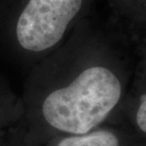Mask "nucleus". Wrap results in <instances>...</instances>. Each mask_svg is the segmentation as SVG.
I'll use <instances>...</instances> for the list:
<instances>
[{"mask_svg": "<svg viewBox=\"0 0 146 146\" xmlns=\"http://www.w3.org/2000/svg\"><path fill=\"white\" fill-rule=\"evenodd\" d=\"M141 104L137 112V123L139 127L146 133V94L141 96Z\"/></svg>", "mask_w": 146, "mask_h": 146, "instance_id": "423d86ee", "label": "nucleus"}, {"mask_svg": "<svg viewBox=\"0 0 146 146\" xmlns=\"http://www.w3.org/2000/svg\"><path fill=\"white\" fill-rule=\"evenodd\" d=\"M98 0H0V51L31 68L95 13Z\"/></svg>", "mask_w": 146, "mask_h": 146, "instance_id": "f03ea898", "label": "nucleus"}, {"mask_svg": "<svg viewBox=\"0 0 146 146\" xmlns=\"http://www.w3.org/2000/svg\"><path fill=\"white\" fill-rule=\"evenodd\" d=\"M114 19L146 26V0H104Z\"/></svg>", "mask_w": 146, "mask_h": 146, "instance_id": "39448f33", "label": "nucleus"}, {"mask_svg": "<svg viewBox=\"0 0 146 146\" xmlns=\"http://www.w3.org/2000/svg\"><path fill=\"white\" fill-rule=\"evenodd\" d=\"M22 119L21 98L0 76V138L16 127Z\"/></svg>", "mask_w": 146, "mask_h": 146, "instance_id": "7ed1b4c3", "label": "nucleus"}, {"mask_svg": "<svg viewBox=\"0 0 146 146\" xmlns=\"http://www.w3.org/2000/svg\"><path fill=\"white\" fill-rule=\"evenodd\" d=\"M96 17L83 20L62 46L30 68L20 97L28 146L89 132L118 104L121 82L104 54Z\"/></svg>", "mask_w": 146, "mask_h": 146, "instance_id": "f257e3e1", "label": "nucleus"}, {"mask_svg": "<svg viewBox=\"0 0 146 146\" xmlns=\"http://www.w3.org/2000/svg\"><path fill=\"white\" fill-rule=\"evenodd\" d=\"M42 146H119V141L113 131L97 127L84 134L56 136Z\"/></svg>", "mask_w": 146, "mask_h": 146, "instance_id": "20e7f679", "label": "nucleus"}]
</instances>
